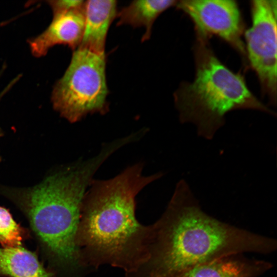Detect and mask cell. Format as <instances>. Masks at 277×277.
I'll list each match as a JSON object with an SVG mask.
<instances>
[{
  "instance_id": "3",
  "label": "cell",
  "mask_w": 277,
  "mask_h": 277,
  "mask_svg": "<svg viewBox=\"0 0 277 277\" xmlns=\"http://www.w3.org/2000/svg\"><path fill=\"white\" fill-rule=\"evenodd\" d=\"M115 151L105 143L95 155L53 168L34 185L0 184V196L23 212L43 249L60 267L83 266L76 235L83 199L97 171Z\"/></svg>"
},
{
  "instance_id": "13",
  "label": "cell",
  "mask_w": 277,
  "mask_h": 277,
  "mask_svg": "<svg viewBox=\"0 0 277 277\" xmlns=\"http://www.w3.org/2000/svg\"><path fill=\"white\" fill-rule=\"evenodd\" d=\"M27 231L13 219L9 210L0 206V244L3 247L21 246Z\"/></svg>"
},
{
  "instance_id": "10",
  "label": "cell",
  "mask_w": 277,
  "mask_h": 277,
  "mask_svg": "<svg viewBox=\"0 0 277 277\" xmlns=\"http://www.w3.org/2000/svg\"><path fill=\"white\" fill-rule=\"evenodd\" d=\"M233 256L196 265L173 277H256L271 267L270 263L265 261L240 259Z\"/></svg>"
},
{
  "instance_id": "8",
  "label": "cell",
  "mask_w": 277,
  "mask_h": 277,
  "mask_svg": "<svg viewBox=\"0 0 277 277\" xmlns=\"http://www.w3.org/2000/svg\"><path fill=\"white\" fill-rule=\"evenodd\" d=\"M85 23L84 6L54 14L51 23L43 32L28 40L32 54L42 57L51 48L61 45L68 46L74 51L82 41Z\"/></svg>"
},
{
  "instance_id": "9",
  "label": "cell",
  "mask_w": 277,
  "mask_h": 277,
  "mask_svg": "<svg viewBox=\"0 0 277 277\" xmlns=\"http://www.w3.org/2000/svg\"><path fill=\"white\" fill-rule=\"evenodd\" d=\"M117 6L116 1H85L84 31L78 48L97 53H105L107 35L110 26L117 16Z\"/></svg>"
},
{
  "instance_id": "7",
  "label": "cell",
  "mask_w": 277,
  "mask_h": 277,
  "mask_svg": "<svg viewBox=\"0 0 277 277\" xmlns=\"http://www.w3.org/2000/svg\"><path fill=\"white\" fill-rule=\"evenodd\" d=\"M177 7L193 22L197 37L207 39L216 35L246 56L241 39L242 20L238 4L233 0H185L177 1Z\"/></svg>"
},
{
  "instance_id": "5",
  "label": "cell",
  "mask_w": 277,
  "mask_h": 277,
  "mask_svg": "<svg viewBox=\"0 0 277 277\" xmlns=\"http://www.w3.org/2000/svg\"><path fill=\"white\" fill-rule=\"evenodd\" d=\"M105 53L77 48L63 75L55 83L51 93L54 109L71 123L88 114H105L109 111L107 100Z\"/></svg>"
},
{
  "instance_id": "2",
  "label": "cell",
  "mask_w": 277,
  "mask_h": 277,
  "mask_svg": "<svg viewBox=\"0 0 277 277\" xmlns=\"http://www.w3.org/2000/svg\"><path fill=\"white\" fill-rule=\"evenodd\" d=\"M143 164L126 168L108 180H94L84 196L76 235L83 265L108 264L126 274L148 259L151 226L135 216L136 197L162 173L143 174Z\"/></svg>"
},
{
  "instance_id": "6",
  "label": "cell",
  "mask_w": 277,
  "mask_h": 277,
  "mask_svg": "<svg viewBox=\"0 0 277 277\" xmlns=\"http://www.w3.org/2000/svg\"><path fill=\"white\" fill-rule=\"evenodd\" d=\"M276 10L275 0L252 1V25L245 34L246 55L272 105L276 102Z\"/></svg>"
},
{
  "instance_id": "15",
  "label": "cell",
  "mask_w": 277,
  "mask_h": 277,
  "mask_svg": "<svg viewBox=\"0 0 277 277\" xmlns=\"http://www.w3.org/2000/svg\"><path fill=\"white\" fill-rule=\"evenodd\" d=\"M2 72H0V75L2 74ZM20 78V76L18 75L17 77L13 78L10 83L0 92V101L3 98V97L8 93V92L11 89V88L15 85L17 82ZM4 135V131L1 127H0V138ZM2 162V157L0 155V163Z\"/></svg>"
},
{
  "instance_id": "1",
  "label": "cell",
  "mask_w": 277,
  "mask_h": 277,
  "mask_svg": "<svg viewBox=\"0 0 277 277\" xmlns=\"http://www.w3.org/2000/svg\"><path fill=\"white\" fill-rule=\"evenodd\" d=\"M151 226L147 260L126 277H173L196 265L246 252L268 253L275 240L220 221L201 208L184 180Z\"/></svg>"
},
{
  "instance_id": "11",
  "label": "cell",
  "mask_w": 277,
  "mask_h": 277,
  "mask_svg": "<svg viewBox=\"0 0 277 277\" xmlns=\"http://www.w3.org/2000/svg\"><path fill=\"white\" fill-rule=\"evenodd\" d=\"M0 276L56 277L44 267L34 253L21 246L0 247Z\"/></svg>"
},
{
  "instance_id": "4",
  "label": "cell",
  "mask_w": 277,
  "mask_h": 277,
  "mask_svg": "<svg viewBox=\"0 0 277 277\" xmlns=\"http://www.w3.org/2000/svg\"><path fill=\"white\" fill-rule=\"evenodd\" d=\"M194 53V79L182 83L174 94L182 123L193 124L199 136L211 140L224 125L229 111L249 109L274 115L251 93L240 74L216 57L207 39L197 37Z\"/></svg>"
},
{
  "instance_id": "12",
  "label": "cell",
  "mask_w": 277,
  "mask_h": 277,
  "mask_svg": "<svg viewBox=\"0 0 277 277\" xmlns=\"http://www.w3.org/2000/svg\"><path fill=\"white\" fill-rule=\"evenodd\" d=\"M177 1L173 0L133 1L117 12V26L130 25L133 28L143 27L145 32L142 41L148 40L151 34L154 22L165 10Z\"/></svg>"
},
{
  "instance_id": "14",
  "label": "cell",
  "mask_w": 277,
  "mask_h": 277,
  "mask_svg": "<svg viewBox=\"0 0 277 277\" xmlns=\"http://www.w3.org/2000/svg\"><path fill=\"white\" fill-rule=\"evenodd\" d=\"M46 3L51 8L53 14H56L83 7L85 1L82 0H52Z\"/></svg>"
}]
</instances>
